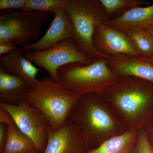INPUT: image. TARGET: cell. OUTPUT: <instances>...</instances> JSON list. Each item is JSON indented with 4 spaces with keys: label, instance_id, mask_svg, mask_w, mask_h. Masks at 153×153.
I'll list each match as a JSON object with an SVG mask.
<instances>
[{
    "label": "cell",
    "instance_id": "obj_1",
    "mask_svg": "<svg viewBox=\"0 0 153 153\" xmlns=\"http://www.w3.org/2000/svg\"><path fill=\"white\" fill-rule=\"evenodd\" d=\"M102 95L128 130L145 128L153 118L152 82L133 76H117Z\"/></svg>",
    "mask_w": 153,
    "mask_h": 153
},
{
    "label": "cell",
    "instance_id": "obj_2",
    "mask_svg": "<svg viewBox=\"0 0 153 153\" xmlns=\"http://www.w3.org/2000/svg\"><path fill=\"white\" fill-rule=\"evenodd\" d=\"M68 121L80 130L85 153L128 130L119 119L109 102L103 96L97 94L81 96Z\"/></svg>",
    "mask_w": 153,
    "mask_h": 153
},
{
    "label": "cell",
    "instance_id": "obj_3",
    "mask_svg": "<svg viewBox=\"0 0 153 153\" xmlns=\"http://www.w3.org/2000/svg\"><path fill=\"white\" fill-rule=\"evenodd\" d=\"M80 97L60 82L45 77L38 79L30 87L25 99L44 116L50 128L56 131L67 122Z\"/></svg>",
    "mask_w": 153,
    "mask_h": 153
},
{
    "label": "cell",
    "instance_id": "obj_4",
    "mask_svg": "<svg viewBox=\"0 0 153 153\" xmlns=\"http://www.w3.org/2000/svg\"><path fill=\"white\" fill-rule=\"evenodd\" d=\"M63 7L72 23L73 39L79 50L93 61L109 59L93 44L96 28L110 20L100 0H63Z\"/></svg>",
    "mask_w": 153,
    "mask_h": 153
},
{
    "label": "cell",
    "instance_id": "obj_5",
    "mask_svg": "<svg viewBox=\"0 0 153 153\" xmlns=\"http://www.w3.org/2000/svg\"><path fill=\"white\" fill-rule=\"evenodd\" d=\"M107 59L93 61L88 64L69 63L57 71L60 82L77 95L102 94L117 78L107 63Z\"/></svg>",
    "mask_w": 153,
    "mask_h": 153
},
{
    "label": "cell",
    "instance_id": "obj_6",
    "mask_svg": "<svg viewBox=\"0 0 153 153\" xmlns=\"http://www.w3.org/2000/svg\"><path fill=\"white\" fill-rule=\"evenodd\" d=\"M52 13L22 10L1 11L0 44L11 43L23 48L36 42Z\"/></svg>",
    "mask_w": 153,
    "mask_h": 153
},
{
    "label": "cell",
    "instance_id": "obj_7",
    "mask_svg": "<svg viewBox=\"0 0 153 153\" xmlns=\"http://www.w3.org/2000/svg\"><path fill=\"white\" fill-rule=\"evenodd\" d=\"M30 62L49 73L50 77L60 82L57 71L61 66L69 63L88 64L91 60L77 47L73 38L61 41L57 45L42 51H30L24 53Z\"/></svg>",
    "mask_w": 153,
    "mask_h": 153
},
{
    "label": "cell",
    "instance_id": "obj_8",
    "mask_svg": "<svg viewBox=\"0 0 153 153\" xmlns=\"http://www.w3.org/2000/svg\"><path fill=\"white\" fill-rule=\"evenodd\" d=\"M6 110L20 131L33 141L38 150L44 151L47 141L48 123L44 116L26 99L16 105L0 103Z\"/></svg>",
    "mask_w": 153,
    "mask_h": 153
},
{
    "label": "cell",
    "instance_id": "obj_9",
    "mask_svg": "<svg viewBox=\"0 0 153 153\" xmlns=\"http://www.w3.org/2000/svg\"><path fill=\"white\" fill-rule=\"evenodd\" d=\"M93 41L97 51L109 57L120 54L140 57L131 39L124 32L105 24L100 25L96 28Z\"/></svg>",
    "mask_w": 153,
    "mask_h": 153
},
{
    "label": "cell",
    "instance_id": "obj_10",
    "mask_svg": "<svg viewBox=\"0 0 153 153\" xmlns=\"http://www.w3.org/2000/svg\"><path fill=\"white\" fill-rule=\"evenodd\" d=\"M47 141L43 153H85V146L79 128L68 120L55 131L47 124Z\"/></svg>",
    "mask_w": 153,
    "mask_h": 153
},
{
    "label": "cell",
    "instance_id": "obj_11",
    "mask_svg": "<svg viewBox=\"0 0 153 153\" xmlns=\"http://www.w3.org/2000/svg\"><path fill=\"white\" fill-rule=\"evenodd\" d=\"M54 14V19L46 33L35 43L23 48L24 53L30 51H42L64 40L73 38V26L63 4L59 7Z\"/></svg>",
    "mask_w": 153,
    "mask_h": 153
},
{
    "label": "cell",
    "instance_id": "obj_12",
    "mask_svg": "<svg viewBox=\"0 0 153 153\" xmlns=\"http://www.w3.org/2000/svg\"><path fill=\"white\" fill-rule=\"evenodd\" d=\"M107 63L117 76H133L153 83V65L140 57L120 54L110 57Z\"/></svg>",
    "mask_w": 153,
    "mask_h": 153
},
{
    "label": "cell",
    "instance_id": "obj_13",
    "mask_svg": "<svg viewBox=\"0 0 153 153\" xmlns=\"http://www.w3.org/2000/svg\"><path fill=\"white\" fill-rule=\"evenodd\" d=\"M0 68L9 74L22 77L30 86L38 80L36 76L41 70L24 56L23 48H17L9 55L1 56Z\"/></svg>",
    "mask_w": 153,
    "mask_h": 153
},
{
    "label": "cell",
    "instance_id": "obj_14",
    "mask_svg": "<svg viewBox=\"0 0 153 153\" xmlns=\"http://www.w3.org/2000/svg\"><path fill=\"white\" fill-rule=\"evenodd\" d=\"M0 123L6 124L7 128L6 144L0 153H33L38 151L33 141L18 128L10 114L1 107Z\"/></svg>",
    "mask_w": 153,
    "mask_h": 153
},
{
    "label": "cell",
    "instance_id": "obj_15",
    "mask_svg": "<svg viewBox=\"0 0 153 153\" xmlns=\"http://www.w3.org/2000/svg\"><path fill=\"white\" fill-rule=\"evenodd\" d=\"M30 87L22 77L9 74L0 68V103L19 104L26 98Z\"/></svg>",
    "mask_w": 153,
    "mask_h": 153
},
{
    "label": "cell",
    "instance_id": "obj_16",
    "mask_svg": "<svg viewBox=\"0 0 153 153\" xmlns=\"http://www.w3.org/2000/svg\"><path fill=\"white\" fill-rule=\"evenodd\" d=\"M105 24L122 31L134 27L147 29L153 25V4L133 8Z\"/></svg>",
    "mask_w": 153,
    "mask_h": 153
},
{
    "label": "cell",
    "instance_id": "obj_17",
    "mask_svg": "<svg viewBox=\"0 0 153 153\" xmlns=\"http://www.w3.org/2000/svg\"><path fill=\"white\" fill-rule=\"evenodd\" d=\"M138 132L128 130L111 138L98 147L85 153H132L137 143Z\"/></svg>",
    "mask_w": 153,
    "mask_h": 153
},
{
    "label": "cell",
    "instance_id": "obj_18",
    "mask_svg": "<svg viewBox=\"0 0 153 153\" xmlns=\"http://www.w3.org/2000/svg\"><path fill=\"white\" fill-rule=\"evenodd\" d=\"M123 32L131 39L141 57L149 58L153 57V38L145 28L134 27Z\"/></svg>",
    "mask_w": 153,
    "mask_h": 153
},
{
    "label": "cell",
    "instance_id": "obj_19",
    "mask_svg": "<svg viewBox=\"0 0 153 153\" xmlns=\"http://www.w3.org/2000/svg\"><path fill=\"white\" fill-rule=\"evenodd\" d=\"M110 20L120 16L133 8L143 7L149 3L143 0H100Z\"/></svg>",
    "mask_w": 153,
    "mask_h": 153
},
{
    "label": "cell",
    "instance_id": "obj_20",
    "mask_svg": "<svg viewBox=\"0 0 153 153\" xmlns=\"http://www.w3.org/2000/svg\"><path fill=\"white\" fill-rule=\"evenodd\" d=\"M63 4V0H27L26 4L21 10L54 14Z\"/></svg>",
    "mask_w": 153,
    "mask_h": 153
},
{
    "label": "cell",
    "instance_id": "obj_21",
    "mask_svg": "<svg viewBox=\"0 0 153 153\" xmlns=\"http://www.w3.org/2000/svg\"><path fill=\"white\" fill-rule=\"evenodd\" d=\"M132 153H153V148L149 142L144 128L138 132L137 140Z\"/></svg>",
    "mask_w": 153,
    "mask_h": 153
},
{
    "label": "cell",
    "instance_id": "obj_22",
    "mask_svg": "<svg viewBox=\"0 0 153 153\" xmlns=\"http://www.w3.org/2000/svg\"><path fill=\"white\" fill-rule=\"evenodd\" d=\"M27 0H0L1 11L21 10Z\"/></svg>",
    "mask_w": 153,
    "mask_h": 153
},
{
    "label": "cell",
    "instance_id": "obj_23",
    "mask_svg": "<svg viewBox=\"0 0 153 153\" xmlns=\"http://www.w3.org/2000/svg\"><path fill=\"white\" fill-rule=\"evenodd\" d=\"M7 137V128L6 124L0 123V153L4 147Z\"/></svg>",
    "mask_w": 153,
    "mask_h": 153
},
{
    "label": "cell",
    "instance_id": "obj_24",
    "mask_svg": "<svg viewBox=\"0 0 153 153\" xmlns=\"http://www.w3.org/2000/svg\"><path fill=\"white\" fill-rule=\"evenodd\" d=\"M17 45L11 43L0 44V55L1 56L9 55L17 49Z\"/></svg>",
    "mask_w": 153,
    "mask_h": 153
},
{
    "label": "cell",
    "instance_id": "obj_25",
    "mask_svg": "<svg viewBox=\"0 0 153 153\" xmlns=\"http://www.w3.org/2000/svg\"><path fill=\"white\" fill-rule=\"evenodd\" d=\"M151 145H153V120H151L144 128Z\"/></svg>",
    "mask_w": 153,
    "mask_h": 153
},
{
    "label": "cell",
    "instance_id": "obj_26",
    "mask_svg": "<svg viewBox=\"0 0 153 153\" xmlns=\"http://www.w3.org/2000/svg\"><path fill=\"white\" fill-rule=\"evenodd\" d=\"M146 29L148 30V32L149 33L151 36H152L153 38V25H152V26H150L149 27Z\"/></svg>",
    "mask_w": 153,
    "mask_h": 153
},
{
    "label": "cell",
    "instance_id": "obj_27",
    "mask_svg": "<svg viewBox=\"0 0 153 153\" xmlns=\"http://www.w3.org/2000/svg\"><path fill=\"white\" fill-rule=\"evenodd\" d=\"M141 58H142L143 60H146V61H148V62H149L150 63L153 65V57L149 58H142V57H141Z\"/></svg>",
    "mask_w": 153,
    "mask_h": 153
},
{
    "label": "cell",
    "instance_id": "obj_28",
    "mask_svg": "<svg viewBox=\"0 0 153 153\" xmlns=\"http://www.w3.org/2000/svg\"><path fill=\"white\" fill-rule=\"evenodd\" d=\"M39 151H37V152H35L33 153H39Z\"/></svg>",
    "mask_w": 153,
    "mask_h": 153
}]
</instances>
